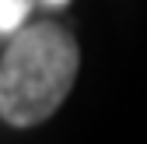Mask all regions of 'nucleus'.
<instances>
[{
	"mask_svg": "<svg viewBox=\"0 0 147 144\" xmlns=\"http://www.w3.org/2000/svg\"><path fill=\"white\" fill-rule=\"evenodd\" d=\"M81 67L74 35L56 21H28L7 35L0 60V116L7 127H39L63 105Z\"/></svg>",
	"mask_w": 147,
	"mask_h": 144,
	"instance_id": "obj_1",
	"label": "nucleus"
},
{
	"mask_svg": "<svg viewBox=\"0 0 147 144\" xmlns=\"http://www.w3.org/2000/svg\"><path fill=\"white\" fill-rule=\"evenodd\" d=\"M4 4V14H0V28H4V39L14 35L28 21V0H0Z\"/></svg>",
	"mask_w": 147,
	"mask_h": 144,
	"instance_id": "obj_2",
	"label": "nucleus"
},
{
	"mask_svg": "<svg viewBox=\"0 0 147 144\" xmlns=\"http://www.w3.org/2000/svg\"><path fill=\"white\" fill-rule=\"evenodd\" d=\"M42 4H49V7H63L67 0H42Z\"/></svg>",
	"mask_w": 147,
	"mask_h": 144,
	"instance_id": "obj_3",
	"label": "nucleus"
}]
</instances>
